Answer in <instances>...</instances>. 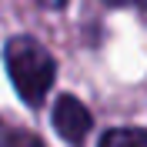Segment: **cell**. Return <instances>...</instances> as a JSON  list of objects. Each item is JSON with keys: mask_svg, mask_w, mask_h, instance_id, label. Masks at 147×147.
Instances as JSON below:
<instances>
[{"mask_svg": "<svg viewBox=\"0 0 147 147\" xmlns=\"http://www.w3.org/2000/svg\"><path fill=\"white\" fill-rule=\"evenodd\" d=\"M107 3H124V7H144L147 0H107Z\"/></svg>", "mask_w": 147, "mask_h": 147, "instance_id": "obj_5", "label": "cell"}, {"mask_svg": "<svg viewBox=\"0 0 147 147\" xmlns=\"http://www.w3.org/2000/svg\"><path fill=\"white\" fill-rule=\"evenodd\" d=\"M100 147H147V130L137 127H120L100 137Z\"/></svg>", "mask_w": 147, "mask_h": 147, "instance_id": "obj_3", "label": "cell"}, {"mask_svg": "<svg viewBox=\"0 0 147 147\" xmlns=\"http://www.w3.org/2000/svg\"><path fill=\"white\" fill-rule=\"evenodd\" d=\"M13 147H44V144L34 137H13Z\"/></svg>", "mask_w": 147, "mask_h": 147, "instance_id": "obj_4", "label": "cell"}, {"mask_svg": "<svg viewBox=\"0 0 147 147\" xmlns=\"http://www.w3.org/2000/svg\"><path fill=\"white\" fill-rule=\"evenodd\" d=\"M90 124H94L90 110L84 107L77 97L64 94V97L54 104V127H57V134H60L64 140H70V144H80V140L87 137Z\"/></svg>", "mask_w": 147, "mask_h": 147, "instance_id": "obj_2", "label": "cell"}, {"mask_svg": "<svg viewBox=\"0 0 147 147\" xmlns=\"http://www.w3.org/2000/svg\"><path fill=\"white\" fill-rule=\"evenodd\" d=\"M3 60H7V74L17 87V94L30 107H37L47 97V90L54 87V74H57L47 47L34 37H13V40H7Z\"/></svg>", "mask_w": 147, "mask_h": 147, "instance_id": "obj_1", "label": "cell"}]
</instances>
